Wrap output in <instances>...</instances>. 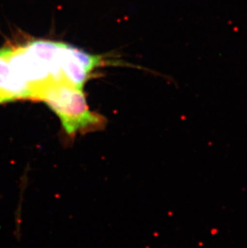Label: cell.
I'll use <instances>...</instances> for the list:
<instances>
[{
  "instance_id": "6da1fadb",
  "label": "cell",
  "mask_w": 247,
  "mask_h": 248,
  "mask_svg": "<svg viewBox=\"0 0 247 248\" xmlns=\"http://www.w3.org/2000/svg\"><path fill=\"white\" fill-rule=\"evenodd\" d=\"M37 101H44L57 115L68 136L104 126V117L90 110L83 89L54 83L40 92Z\"/></svg>"
},
{
  "instance_id": "7a4b0ae2",
  "label": "cell",
  "mask_w": 247,
  "mask_h": 248,
  "mask_svg": "<svg viewBox=\"0 0 247 248\" xmlns=\"http://www.w3.org/2000/svg\"><path fill=\"white\" fill-rule=\"evenodd\" d=\"M102 58L63 44L61 56V71L63 84L83 89L91 77L93 71L102 65Z\"/></svg>"
},
{
  "instance_id": "3957f363",
  "label": "cell",
  "mask_w": 247,
  "mask_h": 248,
  "mask_svg": "<svg viewBox=\"0 0 247 248\" xmlns=\"http://www.w3.org/2000/svg\"><path fill=\"white\" fill-rule=\"evenodd\" d=\"M0 77L2 78H14L15 76L10 68L9 64L4 59L0 56Z\"/></svg>"
},
{
  "instance_id": "277c9868",
  "label": "cell",
  "mask_w": 247,
  "mask_h": 248,
  "mask_svg": "<svg viewBox=\"0 0 247 248\" xmlns=\"http://www.w3.org/2000/svg\"><path fill=\"white\" fill-rule=\"evenodd\" d=\"M4 103V101H3V99L2 98V96L0 95V104Z\"/></svg>"
}]
</instances>
